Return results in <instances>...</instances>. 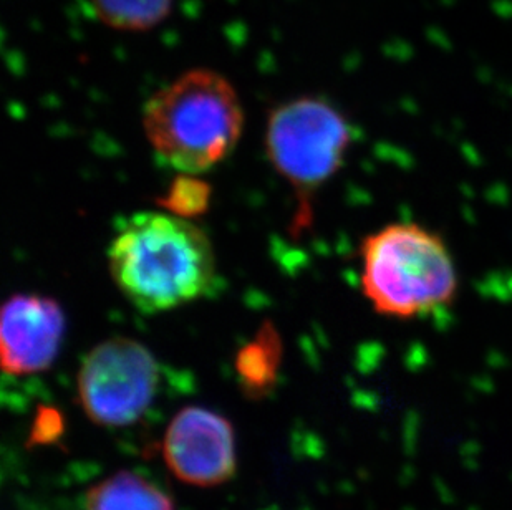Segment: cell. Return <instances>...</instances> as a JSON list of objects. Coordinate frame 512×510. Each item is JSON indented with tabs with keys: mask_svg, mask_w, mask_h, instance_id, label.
<instances>
[{
	"mask_svg": "<svg viewBox=\"0 0 512 510\" xmlns=\"http://www.w3.org/2000/svg\"><path fill=\"white\" fill-rule=\"evenodd\" d=\"M65 332L62 307L49 297L12 295L2 307L0 352L9 375H34L50 368Z\"/></svg>",
	"mask_w": 512,
	"mask_h": 510,
	"instance_id": "cell-7",
	"label": "cell"
},
{
	"mask_svg": "<svg viewBox=\"0 0 512 510\" xmlns=\"http://www.w3.org/2000/svg\"><path fill=\"white\" fill-rule=\"evenodd\" d=\"M211 193L213 189L204 179L194 174L181 173L174 178L168 193L156 199V203L171 216L191 221L194 217L206 214L211 203Z\"/></svg>",
	"mask_w": 512,
	"mask_h": 510,
	"instance_id": "cell-11",
	"label": "cell"
},
{
	"mask_svg": "<svg viewBox=\"0 0 512 510\" xmlns=\"http://www.w3.org/2000/svg\"><path fill=\"white\" fill-rule=\"evenodd\" d=\"M143 126L163 161L181 173L198 174L236 148L244 111L228 78L211 68H193L151 95Z\"/></svg>",
	"mask_w": 512,
	"mask_h": 510,
	"instance_id": "cell-2",
	"label": "cell"
},
{
	"mask_svg": "<svg viewBox=\"0 0 512 510\" xmlns=\"http://www.w3.org/2000/svg\"><path fill=\"white\" fill-rule=\"evenodd\" d=\"M163 453L174 477L191 486H219L236 472L234 429L211 409H181L166 429Z\"/></svg>",
	"mask_w": 512,
	"mask_h": 510,
	"instance_id": "cell-6",
	"label": "cell"
},
{
	"mask_svg": "<svg viewBox=\"0 0 512 510\" xmlns=\"http://www.w3.org/2000/svg\"><path fill=\"white\" fill-rule=\"evenodd\" d=\"M63 418L57 409L50 406H42L39 413L35 416L32 431H30L29 444H45L57 443L63 434Z\"/></svg>",
	"mask_w": 512,
	"mask_h": 510,
	"instance_id": "cell-12",
	"label": "cell"
},
{
	"mask_svg": "<svg viewBox=\"0 0 512 510\" xmlns=\"http://www.w3.org/2000/svg\"><path fill=\"white\" fill-rule=\"evenodd\" d=\"M108 267L121 294L143 313L198 299L216 275L209 237L193 222L163 212L128 217L108 247Z\"/></svg>",
	"mask_w": 512,
	"mask_h": 510,
	"instance_id": "cell-1",
	"label": "cell"
},
{
	"mask_svg": "<svg viewBox=\"0 0 512 510\" xmlns=\"http://www.w3.org/2000/svg\"><path fill=\"white\" fill-rule=\"evenodd\" d=\"M98 22L118 32L141 34L165 24L174 0H90Z\"/></svg>",
	"mask_w": 512,
	"mask_h": 510,
	"instance_id": "cell-10",
	"label": "cell"
},
{
	"mask_svg": "<svg viewBox=\"0 0 512 510\" xmlns=\"http://www.w3.org/2000/svg\"><path fill=\"white\" fill-rule=\"evenodd\" d=\"M363 297L383 317L413 320L458 297L455 257L438 232L418 222H392L360 244Z\"/></svg>",
	"mask_w": 512,
	"mask_h": 510,
	"instance_id": "cell-3",
	"label": "cell"
},
{
	"mask_svg": "<svg viewBox=\"0 0 512 510\" xmlns=\"http://www.w3.org/2000/svg\"><path fill=\"white\" fill-rule=\"evenodd\" d=\"M350 145V123L327 100L300 97L271 111L266 131L267 156L297 194L294 236L312 224L314 194L342 168Z\"/></svg>",
	"mask_w": 512,
	"mask_h": 510,
	"instance_id": "cell-4",
	"label": "cell"
},
{
	"mask_svg": "<svg viewBox=\"0 0 512 510\" xmlns=\"http://www.w3.org/2000/svg\"><path fill=\"white\" fill-rule=\"evenodd\" d=\"M85 510H174V506L153 482L135 472L121 471L88 491Z\"/></svg>",
	"mask_w": 512,
	"mask_h": 510,
	"instance_id": "cell-9",
	"label": "cell"
},
{
	"mask_svg": "<svg viewBox=\"0 0 512 510\" xmlns=\"http://www.w3.org/2000/svg\"><path fill=\"white\" fill-rule=\"evenodd\" d=\"M281 360V335L271 322H264L256 337L237 353L236 371L242 393L251 400L266 398L276 388Z\"/></svg>",
	"mask_w": 512,
	"mask_h": 510,
	"instance_id": "cell-8",
	"label": "cell"
},
{
	"mask_svg": "<svg viewBox=\"0 0 512 510\" xmlns=\"http://www.w3.org/2000/svg\"><path fill=\"white\" fill-rule=\"evenodd\" d=\"M158 380V363L143 343L110 338L88 353L78 371L80 405L98 426H130L150 408Z\"/></svg>",
	"mask_w": 512,
	"mask_h": 510,
	"instance_id": "cell-5",
	"label": "cell"
}]
</instances>
